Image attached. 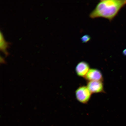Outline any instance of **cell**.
Here are the masks:
<instances>
[{"instance_id":"7a4b0ae2","label":"cell","mask_w":126,"mask_h":126,"mask_svg":"<svg viewBox=\"0 0 126 126\" xmlns=\"http://www.w3.org/2000/svg\"><path fill=\"white\" fill-rule=\"evenodd\" d=\"M75 94L78 101L82 104H86L90 100L92 94L87 86H79L77 89Z\"/></svg>"},{"instance_id":"5b68a950","label":"cell","mask_w":126,"mask_h":126,"mask_svg":"<svg viewBox=\"0 0 126 126\" xmlns=\"http://www.w3.org/2000/svg\"><path fill=\"white\" fill-rule=\"evenodd\" d=\"M89 64L84 61H81L78 63L75 68V72L79 77L84 78L89 71Z\"/></svg>"},{"instance_id":"277c9868","label":"cell","mask_w":126,"mask_h":126,"mask_svg":"<svg viewBox=\"0 0 126 126\" xmlns=\"http://www.w3.org/2000/svg\"><path fill=\"white\" fill-rule=\"evenodd\" d=\"M88 81H103V75L101 71L98 69L92 68L90 69L89 71L84 77Z\"/></svg>"},{"instance_id":"52a82bcc","label":"cell","mask_w":126,"mask_h":126,"mask_svg":"<svg viewBox=\"0 0 126 126\" xmlns=\"http://www.w3.org/2000/svg\"><path fill=\"white\" fill-rule=\"evenodd\" d=\"M91 39L90 36L87 34L83 36L81 39V41L83 43H86L89 42Z\"/></svg>"},{"instance_id":"9c48e42d","label":"cell","mask_w":126,"mask_h":126,"mask_svg":"<svg viewBox=\"0 0 126 126\" xmlns=\"http://www.w3.org/2000/svg\"><path fill=\"white\" fill-rule=\"evenodd\" d=\"M123 54L124 55H126V49L124 50L123 51Z\"/></svg>"},{"instance_id":"ba28073f","label":"cell","mask_w":126,"mask_h":126,"mask_svg":"<svg viewBox=\"0 0 126 126\" xmlns=\"http://www.w3.org/2000/svg\"><path fill=\"white\" fill-rule=\"evenodd\" d=\"M0 63H1L5 64V61L4 58L0 57Z\"/></svg>"},{"instance_id":"6da1fadb","label":"cell","mask_w":126,"mask_h":126,"mask_svg":"<svg viewBox=\"0 0 126 126\" xmlns=\"http://www.w3.org/2000/svg\"><path fill=\"white\" fill-rule=\"evenodd\" d=\"M126 5V0H101L90 14L92 19L102 18L112 20Z\"/></svg>"},{"instance_id":"8992f818","label":"cell","mask_w":126,"mask_h":126,"mask_svg":"<svg viewBox=\"0 0 126 126\" xmlns=\"http://www.w3.org/2000/svg\"><path fill=\"white\" fill-rule=\"evenodd\" d=\"M0 49L5 53L6 55H7L8 53L7 51V49L9 47V43L6 42L4 40L2 34L0 32Z\"/></svg>"},{"instance_id":"3957f363","label":"cell","mask_w":126,"mask_h":126,"mask_svg":"<svg viewBox=\"0 0 126 126\" xmlns=\"http://www.w3.org/2000/svg\"><path fill=\"white\" fill-rule=\"evenodd\" d=\"M87 86L92 94L105 93L104 84L102 81H88Z\"/></svg>"}]
</instances>
